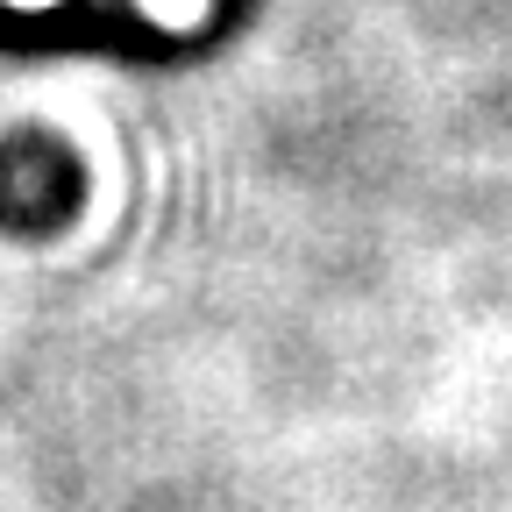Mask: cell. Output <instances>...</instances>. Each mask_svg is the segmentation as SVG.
Wrapping results in <instances>:
<instances>
[{
  "label": "cell",
  "mask_w": 512,
  "mask_h": 512,
  "mask_svg": "<svg viewBox=\"0 0 512 512\" xmlns=\"http://www.w3.org/2000/svg\"><path fill=\"white\" fill-rule=\"evenodd\" d=\"M143 15L150 22H171V29H192V22L207 15V0H143Z\"/></svg>",
  "instance_id": "cell-1"
}]
</instances>
